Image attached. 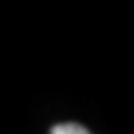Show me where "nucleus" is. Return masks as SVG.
Returning a JSON list of instances; mask_svg holds the SVG:
<instances>
[{
	"instance_id": "1",
	"label": "nucleus",
	"mask_w": 134,
	"mask_h": 134,
	"mask_svg": "<svg viewBox=\"0 0 134 134\" xmlns=\"http://www.w3.org/2000/svg\"><path fill=\"white\" fill-rule=\"evenodd\" d=\"M50 132L52 134H88L90 130L78 123H62V125H54L50 129Z\"/></svg>"
}]
</instances>
